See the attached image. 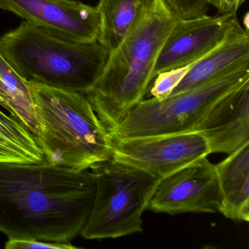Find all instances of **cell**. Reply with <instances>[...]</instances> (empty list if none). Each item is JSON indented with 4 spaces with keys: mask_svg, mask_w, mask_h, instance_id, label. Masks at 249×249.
<instances>
[{
    "mask_svg": "<svg viewBox=\"0 0 249 249\" xmlns=\"http://www.w3.org/2000/svg\"><path fill=\"white\" fill-rule=\"evenodd\" d=\"M95 192L89 170L0 162V231L8 239L71 242L87 222Z\"/></svg>",
    "mask_w": 249,
    "mask_h": 249,
    "instance_id": "6da1fadb",
    "label": "cell"
},
{
    "mask_svg": "<svg viewBox=\"0 0 249 249\" xmlns=\"http://www.w3.org/2000/svg\"><path fill=\"white\" fill-rule=\"evenodd\" d=\"M178 19L163 0H154L84 94L109 132L146 95L160 51Z\"/></svg>",
    "mask_w": 249,
    "mask_h": 249,
    "instance_id": "7a4b0ae2",
    "label": "cell"
},
{
    "mask_svg": "<svg viewBox=\"0 0 249 249\" xmlns=\"http://www.w3.org/2000/svg\"><path fill=\"white\" fill-rule=\"evenodd\" d=\"M0 53L29 84L85 94L108 59L98 41L81 43L24 21L0 37Z\"/></svg>",
    "mask_w": 249,
    "mask_h": 249,
    "instance_id": "3957f363",
    "label": "cell"
},
{
    "mask_svg": "<svg viewBox=\"0 0 249 249\" xmlns=\"http://www.w3.org/2000/svg\"><path fill=\"white\" fill-rule=\"evenodd\" d=\"M47 162L75 171L111 158L107 129L82 93L30 84Z\"/></svg>",
    "mask_w": 249,
    "mask_h": 249,
    "instance_id": "277c9868",
    "label": "cell"
},
{
    "mask_svg": "<svg viewBox=\"0 0 249 249\" xmlns=\"http://www.w3.org/2000/svg\"><path fill=\"white\" fill-rule=\"evenodd\" d=\"M90 170L96 192L81 236L103 240L142 232V214L161 179L112 158Z\"/></svg>",
    "mask_w": 249,
    "mask_h": 249,
    "instance_id": "5b68a950",
    "label": "cell"
},
{
    "mask_svg": "<svg viewBox=\"0 0 249 249\" xmlns=\"http://www.w3.org/2000/svg\"><path fill=\"white\" fill-rule=\"evenodd\" d=\"M248 82L249 67L164 100L143 99L109 133L135 137L195 131L220 101Z\"/></svg>",
    "mask_w": 249,
    "mask_h": 249,
    "instance_id": "8992f818",
    "label": "cell"
},
{
    "mask_svg": "<svg viewBox=\"0 0 249 249\" xmlns=\"http://www.w3.org/2000/svg\"><path fill=\"white\" fill-rule=\"evenodd\" d=\"M111 158L164 178L211 154L204 137L196 131L143 136L110 135Z\"/></svg>",
    "mask_w": 249,
    "mask_h": 249,
    "instance_id": "52a82bcc",
    "label": "cell"
},
{
    "mask_svg": "<svg viewBox=\"0 0 249 249\" xmlns=\"http://www.w3.org/2000/svg\"><path fill=\"white\" fill-rule=\"evenodd\" d=\"M221 196L215 164L202 157L161 179L147 210L175 215L215 213Z\"/></svg>",
    "mask_w": 249,
    "mask_h": 249,
    "instance_id": "ba28073f",
    "label": "cell"
},
{
    "mask_svg": "<svg viewBox=\"0 0 249 249\" xmlns=\"http://www.w3.org/2000/svg\"><path fill=\"white\" fill-rule=\"evenodd\" d=\"M238 25L240 23L234 14L178 18L160 51L154 78L160 72L200 60L224 43Z\"/></svg>",
    "mask_w": 249,
    "mask_h": 249,
    "instance_id": "9c48e42d",
    "label": "cell"
},
{
    "mask_svg": "<svg viewBox=\"0 0 249 249\" xmlns=\"http://www.w3.org/2000/svg\"><path fill=\"white\" fill-rule=\"evenodd\" d=\"M0 8L59 37L92 43L98 40L97 7L75 0H0Z\"/></svg>",
    "mask_w": 249,
    "mask_h": 249,
    "instance_id": "30bf717a",
    "label": "cell"
},
{
    "mask_svg": "<svg viewBox=\"0 0 249 249\" xmlns=\"http://www.w3.org/2000/svg\"><path fill=\"white\" fill-rule=\"evenodd\" d=\"M195 131L211 154L229 155L249 142V82L220 101Z\"/></svg>",
    "mask_w": 249,
    "mask_h": 249,
    "instance_id": "8fae6325",
    "label": "cell"
},
{
    "mask_svg": "<svg viewBox=\"0 0 249 249\" xmlns=\"http://www.w3.org/2000/svg\"><path fill=\"white\" fill-rule=\"evenodd\" d=\"M246 67H249V32L240 24L224 43L192 65L170 96L205 85Z\"/></svg>",
    "mask_w": 249,
    "mask_h": 249,
    "instance_id": "7c38bea8",
    "label": "cell"
},
{
    "mask_svg": "<svg viewBox=\"0 0 249 249\" xmlns=\"http://www.w3.org/2000/svg\"><path fill=\"white\" fill-rule=\"evenodd\" d=\"M221 193L218 211L235 221H249V142L215 164Z\"/></svg>",
    "mask_w": 249,
    "mask_h": 249,
    "instance_id": "4fadbf2b",
    "label": "cell"
},
{
    "mask_svg": "<svg viewBox=\"0 0 249 249\" xmlns=\"http://www.w3.org/2000/svg\"><path fill=\"white\" fill-rule=\"evenodd\" d=\"M97 8L100 20L97 41L109 53L117 49L146 11L144 0H100Z\"/></svg>",
    "mask_w": 249,
    "mask_h": 249,
    "instance_id": "5bb4252c",
    "label": "cell"
},
{
    "mask_svg": "<svg viewBox=\"0 0 249 249\" xmlns=\"http://www.w3.org/2000/svg\"><path fill=\"white\" fill-rule=\"evenodd\" d=\"M46 161L36 135L14 116L0 109V162Z\"/></svg>",
    "mask_w": 249,
    "mask_h": 249,
    "instance_id": "9a60e30c",
    "label": "cell"
},
{
    "mask_svg": "<svg viewBox=\"0 0 249 249\" xmlns=\"http://www.w3.org/2000/svg\"><path fill=\"white\" fill-rule=\"evenodd\" d=\"M0 79L8 90L17 119L24 124L36 138L39 136L38 122L35 112L34 103L30 84L14 71L0 53Z\"/></svg>",
    "mask_w": 249,
    "mask_h": 249,
    "instance_id": "2e32d148",
    "label": "cell"
},
{
    "mask_svg": "<svg viewBox=\"0 0 249 249\" xmlns=\"http://www.w3.org/2000/svg\"><path fill=\"white\" fill-rule=\"evenodd\" d=\"M194 64L158 74L153 80L154 83L150 90L151 97L157 100H164L170 96Z\"/></svg>",
    "mask_w": 249,
    "mask_h": 249,
    "instance_id": "e0dca14e",
    "label": "cell"
},
{
    "mask_svg": "<svg viewBox=\"0 0 249 249\" xmlns=\"http://www.w3.org/2000/svg\"><path fill=\"white\" fill-rule=\"evenodd\" d=\"M170 11L180 19L207 15L208 0H163Z\"/></svg>",
    "mask_w": 249,
    "mask_h": 249,
    "instance_id": "ac0fdd59",
    "label": "cell"
},
{
    "mask_svg": "<svg viewBox=\"0 0 249 249\" xmlns=\"http://www.w3.org/2000/svg\"><path fill=\"white\" fill-rule=\"evenodd\" d=\"M6 249H75L71 242H50L32 238H9L5 243Z\"/></svg>",
    "mask_w": 249,
    "mask_h": 249,
    "instance_id": "d6986e66",
    "label": "cell"
},
{
    "mask_svg": "<svg viewBox=\"0 0 249 249\" xmlns=\"http://www.w3.org/2000/svg\"><path fill=\"white\" fill-rule=\"evenodd\" d=\"M246 0H208L210 5L213 6L219 14H236L240 7Z\"/></svg>",
    "mask_w": 249,
    "mask_h": 249,
    "instance_id": "ffe728a7",
    "label": "cell"
},
{
    "mask_svg": "<svg viewBox=\"0 0 249 249\" xmlns=\"http://www.w3.org/2000/svg\"><path fill=\"white\" fill-rule=\"evenodd\" d=\"M0 106L7 110L8 114L14 116L15 119H17V113H16L15 109L11 103L8 90L1 79H0Z\"/></svg>",
    "mask_w": 249,
    "mask_h": 249,
    "instance_id": "44dd1931",
    "label": "cell"
},
{
    "mask_svg": "<svg viewBox=\"0 0 249 249\" xmlns=\"http://www.w3.org/2000/svg\"><path fill=\"white\" fill-rule=\"evenodd\" d=\"M153 1L154 0H144V4H145V8H149L150 5L152 3Z\"/></svg>",
    "mask_w": 249,
    "mask_h": 249,
    "instance_id": "7402d4cb",
    "label": "cell"
}]
</instances>
